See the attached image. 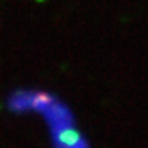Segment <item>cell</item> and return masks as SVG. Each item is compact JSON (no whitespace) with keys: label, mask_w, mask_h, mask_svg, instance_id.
Listing matches in <instances>:
<instances>
[{"label":"cell","mask_w":148,"mask_h":148,"mask_svg":"<svg viewBox=\"0 0 148 148\" xmlns=\"http://www.w3.org/2000/svg\"><path fill=\"white\" fill-rule=\"evenodd\" d=\"M62 140L63 142H66L68 145H74V142L77 140V134H76V131H65L62 134Z\"/></svg>","instance_id":"6da1fadb"}]
</instances>
